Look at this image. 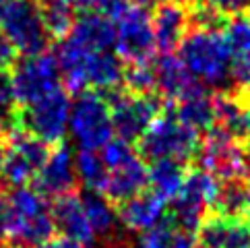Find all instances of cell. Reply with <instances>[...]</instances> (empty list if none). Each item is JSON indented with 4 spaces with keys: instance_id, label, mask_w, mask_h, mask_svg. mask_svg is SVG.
<instances>
[{
    "instance_id": "12",
    "label": "cell",
    "mask_w": 250,
    "mask_h": 248,
    "mask_svg": "<svg viewBox=\"0 0 250 248\" xmlns=\"http://www.w3.org/2000/svg\"><path fill=\"white\" fill-rule=\"evenodd\" d=\"M6 143V155H4V165H2V180L11 186H27L35 180L40 174L42 165L46 164L50 147L42 143L21 128H13L4 135Z\"/></svg>"
},
{
    "instance_id": "17",
    "label": "cell",
    "mask_w": 250,
    "mask_h": 248,
    "mask_svg": "<svg viewBox=\"0 0 250 248\" xmlns=\"http://www.w3.org/2000/svg\"><path fill=\"white\" fill-rule=\"evenodd\" d=\"M147 186H149V165L137 153L130 159H126V162L110 167L102 194L112 205L118 207L128 199L137 197L139 192L147 190Z\"/></svg>"
},
{
    "instance_id": "22",
    "label": "cell",
    "mask_w": 250,
    "mask_h": 248,
    "mask_svg": "<svg viewBox=\"0 0 250 248\" xmlns=\"http://www.w3.org/2000/svg\"><path fill=\"white\" fill-rule=\"evenodd\" d=\"M66 38H70L73 41L81 43L83 48H89V50H97V52L110 50L114 46V38H116L114 21L105 15L83 13L81 17L75 19Z\"/></svg>"
},
{
    "instance_id": "1",
    "label": "cell",
    "mask_w": 250,
    "mask_h": 248,
    "mask_svg": "<svg viewBox=\"0 0 250 248\" xmlns=\"http://www.w3.org/2000/svg\"><path fill=\"white\" fill-rule=\"evenodd\" d=\"M54 56L68 91L112 93L118 89V85H122L124 66L120 58L110 54V50H89L70 38H62Z\"/></svg>"
},
{
    "instance_id": "28",
    "label": "cell",
    "mask_w": 250,
    "mask_h": 248,
    "mask_svg": "<svg viewBox=\"0 0 250 248\" xmlns=\"http://www.w3.org/2000/svg\"><path fill=\"white\" fill-rule=\"evenodd\" d=\"M248 190L250 182L246 180H226L219 186V194L215 199L211 213L229 215V217H246L248 209Z\"/></svg>"
},
{
    "instance_id": "36",
    "label": "cell",
    "mask_w": 250,
    "mask_h": 248,
    "mask_svg": "<svg viewBox=\"0 0 250 248\" xmlns=\"http://www.w3.org/2000/svg\"><path fill=\"white\" fill-rule=\"evenodd\" d=\"M0 248H25V246H21V244H17V242H4V244H0Z\"/></svg>"
},
{
    "instance_id": "38",
    "label": "cell",
    "mask_w": 250,
    "mask_h": 248,
    "mask_svg": "<svg viewBox=\"0 0 250 248\" xmlns=\"http://www.w3.org/2000/svg\"><path fill=\"white\" fill-rule=\"evenodd\" d=\"M196 248H209V246H203V244H199V246H196Z\"/></svg>"
},
{
    "instance_id": "40",
    "label": "cell",
    "mask_w": 250,
    "mask_h": 248,
    "mask_svg": "<svg viewBox=\"0 0 250 248\" xmlns=\"http://www.w3.org/2000/svg\"><path fill=\"white\" fill-rule=\"evenodd\" d=\"M0 4H2V0H0Z\"/></svg>"
},
{
    "instance_id": "7",
    "label": "cell",
    "mask_w": 250,
    "mask_h": 248,
    "mask_svg": "<svg viewBox=\"0 0 250 248\" xmlns=\"http://www.w3.org/2000/svg\"><path fill=\"white\" fill-rule=\"evenodd\" d=\"M70 105H73V102H70L66 89L60 87V89L17 110V128L40 139L42 143L54 147L62 143L68 130Z\"/></svg>"
},
{
    "instance_id": "10",
    "label": "cell",
    "mask_w": 250,
    "mask_h": 248,
    "mask_svg": "<svg viewBox=\"0 0 250 248\" xmlns=\"http://www.w3.org/2000/svg\"><path fill=\"white\" fill-rule=\"evenodd\" d=\"M11 87L15 103L23 108L27 103L48 95L52 91L60 89V68L54 54H38V56H25L23 60L15 62L11 68Z\"/></svg>"
},
{
    "instance_id": "33",
    "label": "cell",
    "mask_w": 250,
    "mask_h": 248,
    "mask_svg": "<svg viewBox=\"0 0 250 248\" xmlns=\"http://www.w3.org/2000/svg\"><path fill=\"white\" fill-rule=\"evenodd\" d=\"M11 227H13L11 207H8L6 197L0 194V240H6V238H11Z\"/></svg>"
},
{
    "instance_id": "29",
    "label": "cell",
    "mask_w": 250,
    "mask_h": 248,
    "mask_svg": "<svg viewBox=\"0 0 250 248\" xmlns=\"http://www.w3.org/2000/svg\"><path fill=\"white\" fill-rule=\"evenodd\" d=\"M75 170L79 182L87 190H95V192L104 190L105 180H108V165L104 164V159L97 151L79 149V153L75 155Z\"/></svg>"
},
{
    "instance_id": "3",
    "label": "cell",
    "mask_w": 250,
    "mask_h": 248,
    "mask_svg": "<svg viewBox=\"0 0 250 248\" xmlns=\"http://www.w3.org/2000/svg\"><path fill=\"white\" fill-rule=\"evenodd\" d=\"M219 186L221 180L203 167H194V170L186 172L184 184L180 192L172 199L166 219L172 226L196 236L205 217L211 213L213 205H215Z\"/></svg>"
},
{
    "instance_id": "18",
    "label": "cell",
    "mask_w": 250,
    "mask_h": 248,
    "mask_svg": "<svg viewBox=\"0 0 250 248\" xmlns=\"http://www.w3.org/2000/svg\"><path fill=\"white\" fill-rule=\"evenodd\" d=\"M196 238L199 244L209 248H250V219L209 213Z\"/></svg>"
},
{
    "instance_id": "31",
    "label": "cell",
    "mask_w": 250,
    "mask_h": 248,
    "mask_svg": "<svg viewBox=\"0 0 250 248\" xmlns=\"http://www.w3.org/2000/svg\"><path fill=\"white\" fill-rule=\"evenodd\" d=\"M126 2L128 0H77V8H81L83 13H97L114 19Z\"/></svg>"
},
{
    "instance_id": "24",
    "label": "cell",
    "mask_w": 250,
    "mask_h": 248,
    "mask_svg": "<svg viewBox=\"0 0 250 248\" xmlns=\"http://www.w3.org/2000/svg\"><path fill=\"white\" fill-rule=\"evenodd\" d=\"M6 201H8V207H11V217H13L11 232L17 226L27 224V221H33L50 213V203L33 186H17V188L8 192Z\"/></svg>"
},
{
    "instance_id": "32",
    "label": "cell",
    "mask_w": 250,
    "mask_h": 248,
    "mask_svg": "<svg viewBox=\"0 0 250 248\" xmlns=\"http://www.w3.org/2000/svg\"><path fill=\"white\" fill-rule=\"evenodd\" d=\"M17 54H19V52L15 50L11 40L0 31V70H11L17 62Z\"/></svg>"
},
{
    "instance_id": "5",
    "label": "cell",
    "mask_w": 250,
    "mask_h": 248,
    "mask_svg": "<svg viewBox=\"0 0 250 248\" xmlns=\"http://www.w3.org/2000/svg\"><path fill=\"white\" fill-rule=\"evenodd\" d=\"M0 31L23 56L43 54L52 41V35L35 0H2Z\"/></svg>"
},
{
    "instance_id": "37",
    "label": "cell",
    "mask_w": 250,
    "mask_h": 248,
    "mask_svg": "<svg viewBox=\"0 0 250 248\" xmlns=\"http://www.w3.org/2000/svg\"><path fill=\"white\" fill-rule=\"evenodd\" d=\"M246 217L250 219V190H248V209H246Z\"/></svg>"
},
{
    "instance_id": "34",
    "label": "cell",
    "mask_w": 250,
    "mask_h": 248,
    "mask_svg": "<svg viewBox=\"0 0 250 248\" xmlns=\"http://www.w3.org/2000/svg\"><path fill=\"white\" fill-rule=\"evenodd\" d=\"M38 248H85V246L75 242V240H68V238H64V236H60V238H50L48 242H43Z\"/></svg>"
},
{
    "instance_id": "23",
    "label": "cell",
    "mask_w": 250,
    "mask_h": 248,
    "mask_svg": "<svg viewBox=\"0 0 250 248\" xmlns=\"http://www.w3.org/2000/svg\"><path fill=\"white\" fill-rule=\"evenodd\" d=\"M174 116L194 132H209L215 126V97L207 95V91L203 89L178 102Z\"/></svg>"
},
{
    "instance_id": "8",
    "label": "cell",
    "mask_w": 250,
    "mask_h": 248,
    "mask_svg": "<svg viewBox=\"0 0 250 248\" xmlns=\"http://www.w3.org/2000/svg\"><path fill=\"white\" fill-rule=\"evenodd\" d=\"M194 159L199 162V167L211 172L221 182H250V145L234 139L217 126H213L205 135Z\"/></svg>"
},
{
    "instance_id": "19",
    "label": "cell",
    "mask_w": 250,
    "mask_h": 248,
    "mask_svg": "<svg viewBox=\"0 0 250 248\" xmlns=\"http://www.w3.org/2000/svg\"><path fill=\"white\" fill-rule=\"evenodd\" d=\"M50 213H52V219H54L56 232H60L68 240H75L83 246L91 244L95 240L91 226L87 221L83 199L79 192H68L54 199V203L50 205Z\"/></svg>"
},
{
    "instance_id": "26",
    "label": "cell",
    "mask_w": 250,
    "mask_h": 248,
    "mask_svg": "<svg viewBox=\"0 0 250 248\" xmlns=\"http://www.w3.org/2000/svg\"><path fill=\"white\" fill-rule=\"evenodd\" d=\"M35 2L40 6L43 23L52 38H66L77 19V0H35Z\"/></svg>"
},
{
    "instance_id": "30",
    "label": "cell",
    "mask_w": 250,
    "mask_h": 248,
    "mask_svg": "<svg viewBox=\"0 0 250 248\" xmlns=\"http://www.w3.org/2000/svg\"><path fill=\"white\" fill-rule=\"evenodd\" d=\"M122 83L126 85V91H130V93H141V95L155 93L157 91V81H155V64H153V60L132 62V64L124 66Z\"/></svg>"
},
{
    "instance_id": "16",
    "label": "cell",
    "mask_w": 250,
    "mask_h": 248,
    "mask_svg": "<svg viewBox=\"0 0 250 248\" xmlns=\"http://www.w3.org/2000/svg\"><path fill=\"white\" fill-rule=\"evenodd\" d=\"M83 207L87 213V221L91 226L93 238H100L108 248H118V246H130L126 238V229H124L122 221L118 217V209L116 205L104 197L102 192L87 190L81 194Z\"/></svg>"
},
{
    "instance_id": "27",
    "label": "cell",
    "mask_w": 250,
    "mask_h": 248,
    "mask_svg": "<svg viewBox=\"0 0 250 248\" xmlns=\"http://www.w3.org/2000/svg\"><path fill=\"white\" fill-rule=\"evenodd\" d=\"M135 248H196L194 234H188L184 229L172 226L166 219L164 224L139 234Z\"/></svg>"
},
{
    "instance_id": "9",
    "label": "cell",
    "mask_w": 250,
    "mask_h": 248,
    "mask_svg": "<svg viewBox=\"0 0 250 248\" xmlns=\"http://www.w3.org/2000/svg\"><path fill=\"white\" fill-rule=\"evenodd\" d=\"M112 21L116 29L114 46L122 60L132 64V62H145L153 58L157 48L149 8L126 2Z\"/></svg>"
},
{
    "instance_id": "2",
    "label": "cell",
    "mask_w": 250,
    "mask_h": 248,
    "mask_svg": "<svg viewBox=\"0 0 250 248\" xmlns=\"http://www.w3.org/2000/svg\"><path fill=\"white\" fill-rule=\"evenodd\" d=\"M178 58L203 87H223L229 81V52L221 29L190 27L178 46Z\"/></svg>"
},
{
    "instance_id": "4",
    "label": "cell",
    "mask_w": 250,
    "mask_h": 248,
    "mask_svg": "<svg viewBox=\"0 0 250 248\" xmlns=\"http://www.w3.org/2000/svg\"><path fill=\"white\" fill-rule=\"evenodd\" d=\"M199 132L182 124L174 114H159L139 141V155L143 162H159V159H176L190 162L199 153Z\"/></svg>"
},
{
    "instance_id": "11",
    "label": "cell",
    "mask_w": 250,
    "mask_h": 248,
    "mask_svg": "<svg viewBox=\"0 0 250 248\" xmlns=\"http://www.w3.org/2000/svg\"><path fill=\"white\" fill-rule=\"evenodd\" d=\"M112 105V122L118 139L126 143H139L159 114H162V97L155 93L141 95L130 91H112L108 97Z\"/></svg>"
},
{
    "instance_id": "15",
    "label": "cell",
    "mask_w": 250,
    "mask_h": 248,
    "mask_svg": "<svg viewBox=\"0 0 250 248\" xmlns=\"http://www.w3.org/2000/svg\"><path fill=\"white\" fill-rule=\"evenodd\" d=\"M35 188L43 197L58 199L62 194L77 192V170H75V153L66 143H58L50 147L46 164L42 165L40 174L35 176Z\"/></svg>"
},
{
    "instance_id": "6",
    "label": "cell",
    "mask_w": 250,
    "mask_h": 248,
    "mask_svg": "<svg viewBox=\"0 0 250 248\" xmlns=\"http://www.w3.org/2000/svg\"><path fill=\"white\" fill-rule=\"evenodd\" d=\"M68 130L79 149L100 151L114 137L110 100L97 91H83L70 105Z\"/></svg>"
},
{
    "instance_id": "35",
    "label": "cell",
    "mask_w": 250,
    "mask_h": 248,
    "mask_svg": "<svg viewBox=\"0 0 250 248\" xmlns=\"http://www.w3.org/2000/svg\"><path fill=\"white\" fill-rule=\"evenodd\" d=\"M4 155H6V143H4V137L0 135V174H2V165H4Z\"/></svg>"
},
{
    "instance_id": "21",
    "label": "cell",
    "mask_w": 250,
    "mask_h": 248,
    "mask_svg": "<svg viewBox=\"0 0 250 248\" xmlns=\"http://www.w3.org/2000/svg\"><path fill=\"white\" fill-rule=\"evenodd\" d=\"M155 64V81L159 95L167 102H182L186 97L203 91L205 87L186 70L182 60L174 54H164Z\"/></svg>"
},
{
    "instance_id": "14",
    "label": "cell",
    "mask_w": 250,
    "mask_h": 248,
    "mask_svg": "<svg viewBox=\"0 0 250 248\" xmlns=\"http://www.w3.org/2000/svg\"><path fill=\"white\" fill-rule=\"evenodd\" d=\"M221 33L229 52V77L240 91H250V11L228 15Z\"/></svg>"
},
{
    "instance_id": "20",
    "label": "cell",
    "mask_w": 250,
    "mask_h": 248,
    "mask_svg": "<svg viewBox=\"0 0 250 248\" xmlns=\"http://www.w3.org/2000/svg\"><path fill=\"white\" fill-rule=\"evenodd\" d=\"M116 209H118V217L122 221L124 229L126 232H137V234H143L151 227L164 224L167 215L166 201L153 190H143L137 197L128 199Z\"/></svg>"
},
{
    "instance_id": "39",
    "label": "cell",
    "mask_w": 250,
    "mask_h": 248,
    "mask_svg": "<svg viewBox=\"0 0 250 248\" xmlns=\"http://www.w3.org/2000/svg\"><path fill=\"white\" fill-rule=\"evenodd\" d=\"M0 188H2V180H0Z\"/></svg>"
},
{
    "instance_id": "25",
    "label": "cell",
    "mask_w": 250,
    "mask_h": 248,
    "mask_svg": "<svg viewBox=\"0 0 250 248\" xmlns=\"http://www.w3.org/2000/svg\"><path fill=\"white\" fill-rule=\"evenodd\" d=\"M186 172L188 170L184 164L176 159H159L149 164V190L159 194L164 201H172L182 188Z\"/></svg>"
},
{
    "instance_id": "13",
    "label": "cell",
    "mask_w": 250,
    "mask_h": 248,
    "mask_svg": "<svg viewBox=\"0 0 250 248\" xmlns=\"http://www.w3.org/2000/svg\"><path fill=\"white\" fill-rule=\"evenodd\" d=\"M194 0H157L151 13L155 48L172 54L190 31V4Z\"/></svg>"
}]
</instances>
